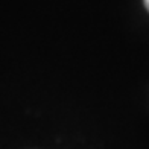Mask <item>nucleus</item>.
Segmentation results:
<instances>
[{"mask_svg":"<svg viewBox=\"0 0 149 149\" xmlns=\"http://www.w3.org/2000/svg\"><path fill=\"white\" fill-rule=\"evenodd\" d=\"M145 5H146V8H148V11H149V0H145Z\"/></svg>","mask_w":149,"mask_h":149,"instance_id":"nucleus-1","label":"nucleus"}]
</instances>
